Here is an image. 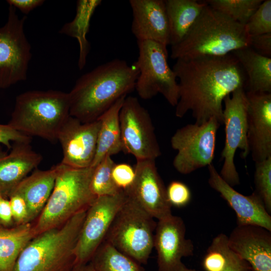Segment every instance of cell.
<instances>
[{
	"label": "cell",
	"instance_id": "1",
	"mask_svg": "<svg viewBox=\"0 0 271 271\" xmlns=\"http://www.w3.org/2000/svg\"><path fill=\"white\" fill-rule=\"evenodd\" d=\"M172 69L179 80L175 115L182 118L191 111L198 124L212 117L223 124L224 99L239 88L245 89V73L232 53L178 59Z\"/></svg>",
	"mask_w": 271,
	"mask_h": 271
},
{
	"label": "cell",
	"instance_id": "2",
	"mask_svg": "<svg viewBox=\"0 0 271 271\" xmlns=\"http://www.w3.org/2000/svg\"><path fill=\"white\" fill-rule=\"evenodd\" d=\"M139 70L114 59L81 76L69 92L70 115L83 123L96 120L119 98L135 89Z\"/></svg>",
	"mask_w": 271,
	"mask_h": 271
},
{
	"label": "cell",
	"instance_id": "3",
	"mask_svg": "<svg viewBox=\"0 0 271 271\" xmlns=\"http://www.w3.org/2000/svg\"><path fill=\"white\" fill-rule=\"evenodd\" d=\"M248 47L244 26L207 4L183 39L171 46V58L222 56Z\"/></svg>",
	"mask_w": 271,
	"mask_h": 271
},
{
	"label": "cell",
	"instance_id": "4",
	"mask_svg": "<svg viewBox=\"0 0 271 271\" xmlns=\"http://www.w3.org/2000/svg\"><path fill=\"white\" fill-rule=\"evenodd\" d=\"M87 210L61 225L36 235L20 254L13 271H70Z\"/></svg>",
	"mask_w": 271,
	"mask_h": 271
},
{
	"label": "cell",
	"instance_id": "5",
	"mask_svg": "<svg viewBox=\"0 0 271 271\" xmlns=\"http://www.w3.org/2000/svg\"><path fill=\"white\" fill-rule=\"evenodd\" d=\"M69 93L59 90H31L18 95L8 123L32 138L57 141L62 125L70 116Z\"/></svg>",
	"mask_w": 271,
	"mask_h": 271
},
{
	"label": "cell",
	"instance_id": "6",
	"mask_svg": "<svg viewBox=\"0 0 271 271\" xmlns=\"http://www.w3.org/2000/svg\"><path fill=\"white\" fill-rule=\"evenodd\" d=\"M52 193L34 228L37 235L58 227L87 210L97 198L90 184L94 167L74 168L60 163Z\"/></svg>",
	"mask_w": 271,
	"mask_h": 271
},
{
	"label": "cell",
	"instance_id": "7",
	"mask_svg": "<svg viewBox=\"0 0 271 271\" xmlns=\"http://www.w3.org/2000/svg\"><path fill=\"white\" fill-rule=\"evenodd\" d=\"M156 225L154 218L126 195L104 241L140 264H146L154 248Z\"/></svg>",
	"mask_w": 271,
	"mask_h": 271
},
{
	"label": "cell",
	"instance_id": "8",
	"mask_svg": "<svg viewBox=\"0 0 271 271\" xmlns=\"http://www.w3.org/2000/svg\"><path fill=\"white\" fill-rule=\"evenodd\" d=\"M138 42L139 57L135 62L139 74L135 89L143 99L161 93L168 102L176 106L179 88L174 72L168 62L167 46L149 40Z\"/></svg>",
	"mask_w": 271,
	"mask_h": 271
},
{
	"label": "cell",
	"instance_id": "9",
	"mask_svg": "<svg viewBox=\"0 0 271 271\" xmlns=\"http://www.w3.org/2000/svg\"><path fill=\"white\" fill-rule=\"evenodd\" d=\"M220 125L217 119L212 117L203 123L188 124L176 131L171 145L177 151L173 165L179 173L188 174L212 163Z\"/></svg>",
	"mask_w": 271,
	"mask_h": 271
},
{
	"label": "cell",
	"instance_id": "10",
	"mask_svg": "<svg viewBox=\"0 0 271 271\" xmlns=\"http://www.w3.org/2000/svg\"><path fill=\"white\" fill-rule=\"evenodd\" d=\"M223 123L225 125V143L221 156L223 164L219 173L231 187L239 184V174L234 164V156L238 149L245 158L249 154L247 142V100L245 90L239 88L224 99Z\"/></svg>",
	"mask_w": 271,
	"mask_h": 271
},
{
	"label": "cell",
	"instance_id": "11",
	"mask_svg": "<svg viewBox=\"0 0 271 271\" xmlns=\"http://www.w3.org/2000/svg\"><path fill=\"white\" fill-rule=\"evenodd\" d=\"M26 19L9 6L6 23L0 27V89L27 79L32 53L24 31Z\"/></svg>",
	"mask_w": 271,
	"mask_h": 271
},
{
	"label": "cell",
	"instance_id": "12",
	"mask_svg": "<svg viewBox=\"0 0 271 271\" xmlns=\"http://www.w3.org/2000/svg\"><path fill=\"white\" fill-rule=\"evenodd\" d=\"M119 121L123 152L136 161L156 160L161 155L152 118L137 97L126 96Z\"/></svg>",
	"mask_w": 271,
	"mask_h": 271
},
{
	"label": "cell",
	"instance_id": "13",
	"mask_svg": "<svg viewBox=\"0 0 271 271\" xmlns=\"http://www.w3.org/2000/svg\"><path fill=\"white\" fill-rule=\"evenodd\" d=\"M124 191L96 198L88 208L74 251V266L86 264L103 242L118 211L125 202Z\"/></svg>",
	"mask_w": 271,
	"mask_h": 271
},
{
	"label": "cell",
	"instance_id": "14",
	"mask_svg": "<svg viewBox=\"0 0 271 271\" xmlns=\"http://www.w3.org/2000/svg\"><path fill=\"white\" fill-rule=\"evenodd\" d=\"M154 245L157 252L159 271H184L182 261L193 255L194 246L186 238V226L180 217L171 215L158 220L155 231Z\"/></svg>",
	"mask_w": 271,
	"mask_h": 271
},
{
	"label": "cell",
	"instance_id": "15",
	"mask_svg": "<svg viewBox=\"0 0 271 271\" xmlns=\"http://www.w3.org/2000/svg\"><path fill=\"white\" fill-rule=\"evenodd\" d=\"M134 170V181L124 191L127 196L158 220L172 215L166 188L159 174L155 160L137 161Z\"/></svg>",
	"mask_w": 271,
	"mask_h": 271
},
{
	"label": "cell",
	"instance_id": "16",
	"mask_svg": "<svg viewBox=\"0 0 271 271\" xmlns=\"http://www.w3.org/2000/svg\"><path fill=\"white\" fill-rule=\"evenodd\" d=\"M100 125L99 119L83 123L70 115L57 137L63 152L61 163L74 168L91 167L96 153Z\"/></svg>",
	"mask_w": 271,
	"mask_h": 271
},
{
	"label": "cell",
	"instance_id": "17",
	"mask_svg": "<svg viewBox=\"0 0 271 271\" xmlns=\"http://www.w3.org/2000/svg\"><path fill=\"white\" fill-rule=\"evenodd\" d=\"M207 167L209 185L234 210L237 225H258L271 231V216L258 194L254 191L248 196L241 194L222 178L212 163Z\"/></svg>",
	"mask_w": 271,
	"mask_h": 271
},
{
	"label": "cell",
	"instance_id": "18",
	"mask_svg": "<svg viewBox=\"0 0 271 271\" xmlns=\"http://www.w3.org/2000/svg\"><path fill=\"white\" fill-rule=\"evenodd\" d=\"M246 95L247 142L256 163L271 157V93L246 92Z\"/></svg>",
	"mask_w": 271,
	"mask_h": 271
},
{
	"label": "cell",
	"instance_id": "19",
	"mask_svg": "<svg viewBox=\"0 0 271 271\" xmlns=\"http://www.w3.org/2000/svg\"><path fill=\"white\" fill-rule=\"evenodd\" d=\"M231 250L252 271H271V231L255 225H237L228 236Z\"/></svg>",
	"mask_w": 271,
	"mask_h": 271
},
{
	"label": "cell",
	"instance_id": "20",
	"mask_svg": "<svg viewBox=\"0 0 271 271\" xmlns=\"http://www.w3.org/2000/svg\"><path fill=\"white\" fill-rule=\"evenodd\" d=\"M132 12L131 32L137 41L149 40L170 45L165 1L130 0Z\"/></svg>",
	"mask_w": 271,
	"mask_h": 271
},
{
	"label": "cell",
	"instance_id": "21",
	"mask_svg": "<svg viewBox=\"0 0 271 271\" xmlns=\"http://www.w3.org/2000/svg\"><path fill=\"white\" fill-rule=\"evenodd\" d=\"M10 150L9 154L0 152V196L7 198L42 160L30 142L14 143Z\"/></svg>",
	"mask_w": 271,
	"mask_h": 271
},
{
	"label": "cell",
	"instance_id": "22",
	"mask_svg": "<svg viewBox=\"0 0 271 271\" xmlns=\"http://www.w3.org/2000/svg\"><path fill=\"white\" fill-rule=\"evenodd\" d=\"M56 173V165L47 170L36 169L11 194L18 195L25 201L28 211V223L39 216L44 208L53 190Z\"/></svg>",
	"mask_w": 271,
	"mask_h": 271
},
{
	"label": "cell",
	"instance_id": "23",
	"mask_svg": "<svg viewBox=\"0 0 271 271\" xmlns=\"http://www.w3.org/2000/svg\"><path fill=\"white\" fill-rule=\"evenodd\" d=\"M232 53L245 73V91L271 93V58L257 53L250 47Z\"/></svg>",
	"mask_w": 271,
	"mask_h": 271
},
{
	"label": "cell",
	"instance_id": "24",
	"mask_svg": "<svg viewBox=\"0 0 271 271\" xmlns=\"http://www.w3.org/2000/svg\"><path fill=\"white\" fill-rule=\"evenodd\" d=\"M126 96L119 98L98 118L100 125L92 167L97 165L106 156H112L122 151L119 113Z\"/></svg>",
	"mask_w": 271,
	"mask_h": 271
},
{
	"label": "cell",
	"instance_id": "25",
	"mask_svg": "<svg viewBox=\"0 0 271 271\" xmlns=\"http://www.w3.org/2000/svg\"><path fill=\"white\" fill-rule=\"evenodd\" d=\"M170 45L180 42L195 23L207 3L196 0H165Z\"/></svg>",
	"mask_w": 271,
	"mask_h": 271
},
{
	"label": "cell",
	"instance_id": "26",
	"mask_svg": "<svg viewBox=\"0 0 271 271\" xmlns=\"http://www.w3.org/2000/svg\"><path fill=\"white\" fill-rule=\"evenodd\" d=\"M36 235L30 223L12 228L0 227V271H13L20 254Z\"/></svg>",
	"mask_w": 271,
	"mask_h": 271
},
{
	"label": "cell",
	"instance_id": "27",
	"mask_svg": "<svg viewBox=\"0 0 271 271\" xmlns=\"http://www.w3.org/2000/svg\"><path fill=\"white\" fill-rule=\"evenodd\" d=\"M100 0H79L77 2L76 14L71 22L66 24L60 32L77 39L80 52L78 67L83 69L86 64L90 45L86 39L91 18L97 7L100 5Z\"/></svg>",
	"mask_w": 271,
	"mask_h": 271
},
{
	"label": "cell",
	"instance_id": "28",
	"mask_svg": "<svg viewBox=\"0 0 271 271\" xmlns=\"http://www.w3.org/2000/svg\"><path fill=\"white\" fill-rule=\"evenodd\" d=\"M95 271H144L141 264L105 241L91 259Z\"/></svg>",
	"mask_w": 271,
	"mask_h": 271
},
{
	"label": "cell",
	"instance_id": "29",
	"mask_svg": "<svg viewBox=\"0 0 271 271\" xmlns=\"http://www.w3.org/2000/svg\"><path fill=\"white\" fill-rule=\"evenodd\" d=\"M262 1V0L205 1L207 5L213 9L244 26Z\"/></svg>",
	"mask_w": 271,
	"mask_h": 271
},
{
	"label": "cell",
	"instance_id": "30",
	"mask_svg": "<svg viewBox=\"0 0 271 271\" xmlns=\"http://www.w3.org/2000/svg\"><path fill=\"white\" fill-rule=\"evenodd\" d=\"M114 164L111 156H106L94 167L90 187L95 197L113 196L122 191L116 186L112 178L111 171Z\"/></svg>",
	"mask_w": 271,
	"mask_h": 271
},
{
	"label": "cell",
	"instance_id": "31",
	"mask_svg": "<svg viewBox=\"0 0 271 271\" xmlns=\"http://www.w3.org/2000/svg\"><path fill=\"white\" fill-rule=\"evenodd\" d=\"M234 254L228 244V236L220 233L212 240L203 260L205 271H222Z\"/></svg>",
	"mask_w": 271,
	"mask_h": 271
},
{
	"label": "cell",
	"instance_id": "32",
	"mask_svg": "<svg viewBox=\"0 0 271 271\" xmlns=\"http://www.w3.org/2000/svg\"><path fill=\"white\" fill-rule=\"evenodd\" d=\"M255 192L262 200L268 213H271V157L255 163L254 176Z\"/></svg>",
	"mask_w": 271,
	"mask_h": 271
},
{
	"label": "cell",
	"instance_id": "33",
	"mask_svg": "<svg viewBox=\"0 0 271 271\" xmlns=\"http://www.w3.org/2000/svg\"><path fill=\"white\" fill-rule=\"evenodd\" d=\"M244 28L250 36L271 33V1H263Z\"/></svg>",
	"mask_w": 271,
	"mask_h": 271
},
{
	"label": "cell",
	"instance_id": "34",
	"mask_svg": "<svg viewBox=\"0 0 271 271\" xmlns=\"http://www.w3.org/2000/svg\"><path fill=\"white\" fill-rule=\"evenodd\" d=\"M168 200L171 205L182 208L187 205L192 198L191 192L188 186L182 182L173 181L166 188Z\"/></svg>",
	"mask_w": 271,
	"mask_h": 271
},
{
	"label": "cell",
	"instance_id": "35",
	"mask_svg": "<svg viewBox=\"0 0 271 271\" xmlns=\"http://www.w3.org/2000/svg\"><path fill=\"white\" fill-rule=\"evenodd\" d=\"M134 168L127 163L115 164L111 171V176L116 186L126 191L132 184L135 178Z\"/></svg>",
	"mask_w": 271,
	"mask_h": 271
},
{
	"label": "cell",
	"instance_id": "36",
	"mask_svg": "<svg viewBox=\"0 0 271 271\" xmlns=\"http://www.w3.org/2000/svg\"><path fill=\"white\" fill-rule=\"evenodd\" d=\"M31 137L15 130L8 124H0V144L9 150L15 142H31Z\"/></svg>",
	"mask_w": 271,
	"mask_h": 271
},
{
	"label": "cell",
	"instance_id": "37",
	"mask_svg": "<svg viewBox=\"0 0 271 271\" xmlns=\"http://www.w3.org/2000/svg\"><path fill=\"white\" fill-rule=\"evenodd\" d=\"M13 219L18 225L28 223V211L24 199L16 194L10 196Z\"/></svg>",
	"mask_w": 271,
	"mask_h": 271
},
{
	"label": "cell",
	"instance_id": "38",
	"mask_svg": "<svg viewBox=\"0 0 271 271\" xmlns=\"http://www.w3.org/2000/svg\"><path fill=\"white\" fill-rule=\"evenodd\" d=\"M249 47L257 53L271 56V33L249 37Z\"/></svg>",
	"mask_w": 271,
	"mask_h": 271
},
{
	"label": "cell",
	"instance_id": "39",
	"mask_svg": "<svg viewBox=\"0 0 271 271\" xmlns=\"http://www.w3.org/2000/svg\"><path fill=\"white\" fill-rule=\"evenodd\" d=\"M9 6L19 9L22 13L28 15L33 10L41 6L45 2L43 0H7Z\"/></svg>",
	"mask_w": 271,
	"mask_h": 271
},
{
	"label": "cell",
	"instance_id": "40",
	"mask_svg": "<svg viewBox=\"0 0 271 271\" xmlns=\"http://www.w3.org/2000/svg\"><path fill=\"white\" fill-rule=\"evenodd\" d=\"M13 215L9 200L0 196V223L9 226L13 221Z\"/></svg>",
	"mask_w": 271,
	"mask_h": 271
},
{
	"label": "cell",
	"instance_id": "41",
	"mask_svg": "<svg viewBox=\"0 0 271 271\" xmlns=\"http://www.w3.org/2000/svg\"><path fill=\"white\" fill-rule=\"evenodd\" d=\"M222 271H252V269L246 261L242 259L234 252Z\"/></svg>",
	"mask_w": 271,
	"mask_h": 271
},
{
	"label": "cell",
	"instance_id": "42",
	"mask_svg": "<svg viewBox=\"0 0 271 271\" xmlns=\"http://www.w3.org/2000/svg\"><path fill=\"white\" fill-rule=\"evenodd\" d=\"M70 271H95L92 264L89 262L86 264L75 266Z\"/></svg>",
	"mask_w": 271,
	"mask_h": 271
},
{
	"label": "cell",
	"instance_id": "43",
	"mask_svg": "<svg viewBox=\"0 0 271 271\" xmlns=\"http://www.w3.org/2000/svg\"><path fill=\"white\" fill-rule=\"evenodd\" d=\"M184 271H198L195 269H191L187 268Z\"/></svg>",
	"mask_w": 271,
	"mask_h": 271
},
{
	"label": "cell",
	"instance_id": "44",
	"mask_svg": "<svg viewBox=\"0 0 271 271\" xmlns=\"http://www.w3.org/2000/svg\"></svg>",
	"mask_w": 271,
	"mask_h": 271
}]
</instances>
